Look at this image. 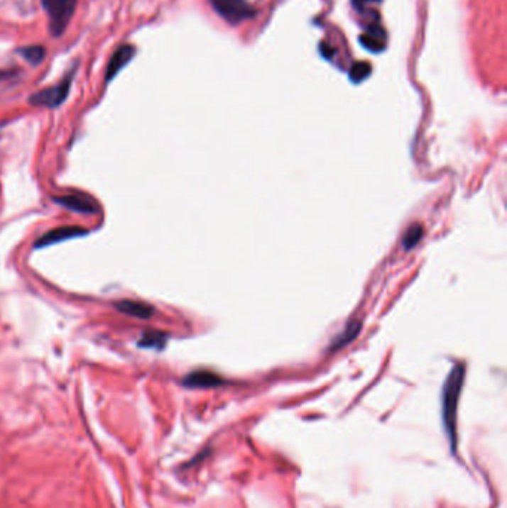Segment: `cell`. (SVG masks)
<instances>
[{
  "instance_id": "5",
  "label": "cell",
  "mask_w": 507,
  "mask_h": 508,
  "mask_svg": "<svg viewBox=\"0 0 507 508\" xmlns=\"http://www.w3.org/2000/svg\"><path fill=\"white\" fill-rule=\"evenodd\" d=\"M54 202L58 204L60 207L67 209L77 214H96L99 211V202L89 195L76 194V195H66L54 198Z\"/></svg>"
},
{
  "instance_id": "12",
  "label": "cell",
  "mask_w": 507,
  "mask_h": 508,
  "mask_svg": "<svg viewBox=\"0 0 507 508\" xmlns=\"http://www.w3.org/2000/svg\"><path fill=\"white\" fill-rule=\"evenodd\" d=\"M167 341H168V336L164 331L146 330L145 333H141L137 345L140 348H145V349H164L167 345Z\"/></svg>"
},
{
  "instance_id": "10",
  "label": "cell",
  "mask_w": 507,
  "mask_h": 508,
  "mask_svg": "<svg viewBox=\"0 0 507 508\" xmlns=\"http://www.w3.org/2000/svg\"><path fill=\"white\" fill-rule=\"evenodd\" d=\"M115 308L125 315H130V316H134V319H140V320L151 319L155 312V308L152 305L146 304V302L129 300V299L116 302Z\"/></svg>"
},
{
  "instance_id": "11",
  "label": "cell",
  "mask_w": 507,
  "mask_h": 508,
  "mask_svg": "<svg viewBox=\"0 0 507 508\" xmlns=\"http://www.w3.org/2000/svg\"><path fill=\"white\" fill-rule=\"evenodd\" d=\"M360 330H361V321L360 320H351L350 323L345 326L344 331L339 333V335L334 339V342H332L329 349H330V351H338V349L347 346L348 343H351L357 338Z\"/></svg>"
},
{
  "instance_id": "8",
  "label": "cell",
  "mask_w": 507,
  "mask_h": 508,
  "mask_svg": "<svg viewBox=\"0 0 507 508\" xmlns=\"http://www.w3.org/2000/svg\"><path fill=\"white\" fill-rule=\"evenodd\" d=\"M186 388H217L225 384V379L209 370H195L186 375L182 380Z\"/></svg>"
},
{
  "instance_id": "15",
  "label": "cell",
  "mask_w": 507,
  "mask_h": 508,
  "mask_svg": "<svg viewBox=\"0 0 507 508\" xmlns=\"http://www.w3.org/2000/svg\"><path fill=\"white\" fill-rule=\"evenodd\" d=\"M371 72H372V67L369 62H364V61L354 62L350 69V79L354 84H360L361 81H364V79L369 77Z\"/></svg>"
},
{
  "instance_id": "3",
  "label": "cell",
  "mask_w": 507,
  "mask_h": 508,
  "mask_svg": "<svg viewBox=\"0 0 507 508\" xmlns=\"http://www.w3.org/2000/svg\"><path fill=\"white\" fill-rule=\"evenodd\" d=\"M40 2L50 17V30L53 36H61L72 20L76 0H40Z\"/></svg>"
},
{
  "instance_id": "6",
  "label": "cell",
  "mask_w": 507,
  "mask_h": 508,
  "mask_svg": "<svg viewBox=\"0 0 507 508\" xmlns=\"http://www.w3.org/2000/svg\"><path fill=\"white\" fill-rule=\"evenodd\" d=\"M87 233H88V231L81 226H61V228H57V229H53L50 232L43 233L39 240H36L35 248L38 250V248L50 247V245H54V244H58L62 241L73 240V238L85 236Z\"/></svg>"
},
{
  "instance_id": "7",
  "label": "cell",
  "mask_w": 507,
  "mask_h": 508,
  "mask_svg": "<svg viewBox=\"0 0 507 508\" xmlns=\"http://www.w3.org/2000/svg\"><path fill=\"white\" fill-rule=\"evenodd\" d=\"M136 55V48L133 45H122L119 46L118 50L112 54L109 60V65L106 67V74H104V81L106 84H109L110 81L118 76V73L125 67L130 65V61L134 58Z\"/></svg>"
},
{
  "instance_id": "17",
  "label": "cell",
  "mask_w": 507,
  "mask_h": 508,
  "mask_svg": "<svg viewBox=\"0 0 507 508\" xmlns=\"http://www.w3.org/2000/svg\"><path fill=\"white\" fill-rule=\"evenodd\" d=\"M8 76H12V72H9V70H2V72H0V79H5V77H8Z\"/></svg>"
},
{
  "instance_id": "13",
  "label": "cell",
  "mask_w": 507,
  "mask_h": 508,
  "mask_svg": "<svg viewBox=\"0 0 507 508\" xmlns=\"http://www.w3.org/2000/svg\"><path fill=\"white\" fill-rule=\"evenodd\" d=\"M422 236H424V229L420 223H414L412 226H409L403 235V240H402L403 248L408 251V250H412L414 247H417V244L421 241Z\"/></svg>"
},
{
  "instance_id": "9",
  "label": "cell",
  "mask_w": 507,
  "mask_h": 508,
  "mask_svg": "<svg viewBox=\"0 0 507 508\" xmlns=\"http://www.w3.org/2000/svg\"><path fill=\"white\" fill-rule=\"evenodd\" d=\"M360 43L371 53H381L387 45V33L381 24L374 23L366 27V31L360 36Z\"/></svg>"
},
{
  "instance_id": "1",
  "label": "cell",
  "mask_w": 507,
  "mask_h": 508,
  "mask_svg": "<svg viewBox=\"0 0 507 508\" xmlns=\"http://www.w3.org/2000/svg\"><path fill=\"white\" fill-rule=\"evenodd\" d=\"M466 376V366L458 363L448 375L442 390V421L447 437L451 444V451H457V409L459 394H462Z\"/></svg>"
},
{
  "instance_id": "14",
  "label": "cell",
  "mask_w": 507,
  "mask_h": 508,
  "mask_svg": "<svg viewBox=\"0 0 507 508\" xmlns=\"http://www.w3.org/2000/svg\"><path fill=\"white\" fill-rule=\"evenodd\" d=\"M20 54L23 55V58L26 61H28L30 65H40L43 61L45 55H46V50L42 45H30V46H24L20 50Z\"/></svg>"
},
{
  "instance_id": "16",
  "label": "cell",
  "mask_w": 507,
  "mask_h": 508,
  "mask_svg": "<svg viewBox=\"0 0 507 508\" xmlns=\"http://www.w3.org/2000/svg\"><path fill=\"white\" fill-rule=\"evenodd\" d=\"M351 2H353L354 8L360 12L366 5H369V4H379V2H381V0H351Z\"/></svg>"
},
{
  "instance_id": "4",
  "label": "cell",
  "mask_w": 507,
  "mask_h": 508,
  "mask_svg": "<svg viewBox=\"0 0 507 508\" xmlns=\"http://www.w3.org/2000/svg\"><path fill=\"white\" fill-rule=\"evenodd\" d=\"M73 74H75V72H70L69 74H66V77L62 79L60 84L31 94L28 99V103L31 106H36V107H51V109L61 106L66 101L67 95L70 92Z\"/></svg>"
},
{
  "instance_id": "2",
  "label": "cell",
  "mask_w": 507,
  "mask_h": 508,
  "mask_svg": "<svg viewBox=\"0 0 507 508\" xmlns=\"http://www.w3.org/2000/svg\"><path fill=\"white\" fill-rule=\"evenodd\" d=\"M214 12L227 23L236 26L256 17V9L249 0H209Z\"/></svg>"
}]
</instances>
